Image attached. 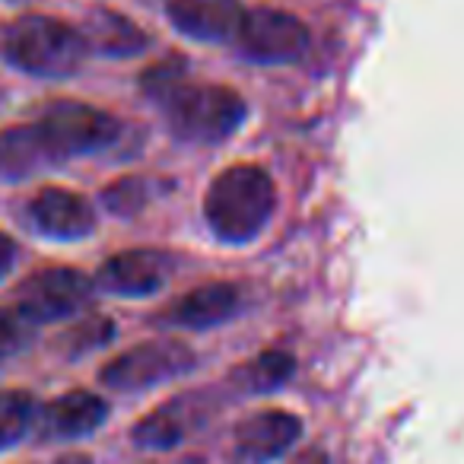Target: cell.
<instances>
[{"instance_id":"6da1fadb","label":"cell","mask_w":464,"mask_h":464,"mask_svg":"<svg viewBox=\"0 0 464 464\" xmlns=\"http://www.w3.org/2000/svg\"><path fill=\"white\" fill-rule=\"evenodd\" d=\"M140 92L162 111L169 130L185 143L229 140L246 124L248 105L229 86L191 83L185 58H166L140 73Z\"/></svg>"},{"instance_id":"7a4b0ae2","label":"cell","mask_w":464,"mask_h":464,"mask_svg":"<svg viewBox=\"0 0 464 464\" xmlns=\"http://www.w3.org/2000/svg\"><path fill=\"white\" fill-rule=\"evenodd\" d=\"M277 207V188L267 169L239 162L210 181L204 194V219L226 246H248L265 232Z\"/></svg>"},{"instance_id":"3957f363","label":"cell","mask_w":464,"mask_h":464,"mask_svg":"<svg viewBox=\"0 0 464 464\" xmlns=\"http://www.w3.org/2000/svg\"><path fill=\"white\" fill-rule=\"evenodd\" d=\"M0 52L10 67L29 77H73L90 58V42L80 29L52 16H20L4 29Z\"/></svg>"},{"instance_id":"277c9868","label":"cell","mask_w":464,"mask_h":464,"mask_svg":"<svg viewBox=\"0 0 464 464\" xmlns=\"http://www.w3.org/2000/svg\"><path fill=\"white\" fill-rule=\"evenodd\" d=\"M198 366V356L181 341H143L137 347L124 350L99 372V382L111 392L137 394L143 388H156L162 382H172L188 375Z\"/></svg>"},{"instance_id":"5b68a950","label":"cell","mask_w":464,"mask_h":464,"mask_svg":"<svg viewBox=\"0 0 464 464\" xmlns=\"http://www.w3.org/2000/svg\"><path fill=\"white\" fill-rule=\"evenodd\" d=\"M39 128L58 150L61 160L71 156H96L118 143L121 137V121L96 105L73 102V99H58L39 118Z\"/></svg>"},{"instance_id":"8992f818","label":"cell","mask_w":464,"mask_h":464,"mask_svg":"<svg viewBox=\"0 0 464 464\" xmlns=\"http://www.w3.org/2000/svg\"><path fill=\"white\" fill-rule=\"evenodd\" d=\"M96 280L73 267H45V271L29 274L16 293V309L35 324L64 322L73 318L92 303L96 296Z\"/></svg>"},{"instance_id":"52a82bcc","label":"cell","mask_w":464,"mask_h":464,"mask_svg":"<svg viewBox=\"0 0 464 464\" xmlns=\"http://www.w3.org/2000/svg\"><path fill=\"white\" fill-rule=\"evenodd\" d=\"M309 29L299 16L277 7L248 10L236 45L255 64H296L309 52Z\"/></svg>"},{"instance_id":"ba28073f","label":"cell","mask_w":464,"mask_h":464,"mask_svg":"<svg viewBox=\"0 0 464 464\" xmlns=\"http://www.w3.org/2000/svg\"><path fill=\"white\" fill-rule=\"evenodd\" d=\"M213 413V404L207 394H179L166 404L153 407L143 420H137L130 439L140 451H172L185 439H191L207 417Z\"/></svg>"},{"instance_id":"9c48e42d","label":"cell","mask_w":464,"mask_h":464,"mask_svg":"<svg viewBox=\"0 0 464 464\" xmlns=\"http://www.w3.org/2000/svg\"><path fill=\"white\" fill-rule=\"evenodd\" d=\"M175 274L172 255L160 252V248H130V252H118L99 267L96 286L111 296L124 299H143L160 293Z\"/></svg>"},{"instance_id":"30bf717a","label":"cell","mask_w":464,"mask_h":464,"mask_svg":"<svg viewBox=\"0 0 464 464\" xmlns=\"http://www.w3.org/2000/svg\"><path fill=\"white\" fill-rule=\"evenodd\" d=\"M26 219L39 236L58 242H80L96 229V210L77 191L42 188L26 207Z\"/></svg>"},{"instance_id":"8fae6325","label":"cell","mask_w":464,"mask_h":464,"mask_svg":"<svg viewBox=\"0 0 464 464\" xmlns=\"http://www.w3.org/2000/svg\"><path fill=\"white\" fill-rule=\"evenodd\" d=\"M236 451L252 464L284 458L303 436V420L290 411H258L236 423Z\"/></svg>"},{"instance_id":"7c38bea8","label":"cell","mask_w":464,"mask_h":464,"mask_svg":"<svg viewBox=\"0 0 464 464\" xmlns=\"http://www.w3.org/2000/svg\"><path fill=\"white\" fill-rule=\"evenodd\" d=\"M248 10L242 0H169V20L194 42H236Z\"/></svg>"},{"instance_id":"4fadbf2b","label":"cell","mask_w":464,"mask_h":464,"mask_svg":"<svg viewBox=\"0 0 464 464\" xmlns=\"http://www.w3.org/2000/svg\"><path fill=\"white\" fill-rule=\"evenodd\" d=\"M109 420V401L96 392H67L58 394L54 401H48L45 407L39 411V432L42 439H83L90 432H96L99 426Z\"/></svg>"},{"instance_id":"5bb4252c","label":"cell","mask_w":464,"mask_h":464,"mask_svg":"<svg viewBox=\"0 0 464 464\" xmlns=\"http://www.w3.org/2000/svg\"><path fill=\"white\" fill-rule=\"evenodd\" d=\"M242 309L239 286L232 284H204L198 290L185 293L181 299H175L160 322L172 324V328L185 331H207L226 324L229 318H236V312Z\"/></svg>"},{"instance_id":"9a60e30c","label":"cell","mask_w":464,"mask_h":464,"mask_svg":"<svg viewBox=\"0 0 464 464\" xmlns=\"http://www.w3.org/2000/svg\"><path fill=\"white\" fill-rule=\"evenodd\" d=\"M58 150L39 128L33 124H14V128L0 130V179L4 181H23L33 175L45 172V169L61 166Z\"/></svg>"},{"instance_id":"2e32d148","label":"cell","mask_w":464,"mask_h":464,"mask_svg":"<svg viewBox=\"0 0 464 464\" xmlns=\"http://www.w3.org/2000/svg\"><path fill=\"white\" fill-rule=\"evenodd\" d=\"M83 35L90 42V52L109 54V58H130V54H140L147 48V35L128 16L109 14V10L92 14Z\"/></svg>"},{"instance_id":"e0dca14e","label":"cell","mask_w":464,"mask_h":464,"mask_svg":"<svg viewBox=\"0 0 464 464\" xmlns=\"http://www.w3.org/2000/svg\"><path fill=\"white\" fill-rule=\"evenodd\" d=\"M293 372H296V356L286 350H265L232 372V385L242 394H271L284 388Z\"/></svg>"},{"instance_id":"ac0fdd59","label":"cell","mask_w":464,"mask_h":464,"mask_svg":"<svg viewBox=\"0 0 464 464\" xmlns=\"http://www.w3.org/2000/svg\"><path fill=\"white\" fill-rule=\"evenodd\" d=\"M39 411H42L39 401L29 392H20V388L0 392V451L14 449L29 432H35Z\"/></svg>"},{"instance_id":"d6986e66","label":"cell","mask_w":464,"mask_h":464,"mask_svg":"<svg viewBox=\"0 0 464 464\" xmlns=\"http://www.w3.org/2000/svg\"><path fill=\"white\" fill-rule=\"evenodd\" d=\"M111 337H115V322L105 315H90L58 337V350L67 356V360H80V356L105 347Z\"/></svg>"},{"instance_id":"ffe728a7","label":"cell","mask_w":464,"mask_h":464,"mask_svg":"<svg viewBox=\"0 0 464 464\" xmlns=\"http://www.w3.org/2000/svg\"><path fill=\"white\" fill-rule=\"evenodd\" d=\"M153 198V185L143 175H124V179L111 181L102 191V207L115 217H137Z\"/></svg>"},{"instance_id":"44dd1931","label":"cell","mask_w":464,"mask_h":464,"mask_svg":"<svg viewBox=\"0 0 464 464\" xmlns=\"http://www.w3.org/2000/svg\"><path fill=\"white\" fill-rule=\"evenodd\" d=\"M39 324L26 318L20 309H0V360L20 353L33 343Z\"/></svg>"},{"instance_id":"7402d4cb","label":"cell","mask_w":464,"mask_h":464,"mask_svg":"<svg viewBox=\"0 0 464 464\" xmlns=\"http://www.w3.org/2000/svg\"><path fill=\"white\" fill-rule=\"evenodd\" d=\"M16 255H20V248H16V242L10 239L7 232H0V280L7 277V274L16 267Z\"/></svg>"},{"instance_id":"603a6c76","label":"cell","mask_w":464,"mask_h":464,"mask_svg":"<svg viewBox=\"0 0 464 464\" xmlns=\"http://www.w3.org/2000/svg\"><path fill=\"white\" fill-rule=\"evenodd\" d=\"M293 464H331V461H328V455H324L322 449H309V451H303V455H299Z\"/></svg>"},{"instance_id":"cb8c5ba5","label":"cell","mask_w":464,"mask_h":464,"mask_svg":"<svg viewBox=\"0 0 464 464\" xmlns=\"http://www.w3.org/2000/svg\"><path fill=\"white\" fill-rule=\"evenodd\" d=\"M54 464H92V458H90V455H77V451H73V455L58 458Z\"/></svg>"}]
</instances>
